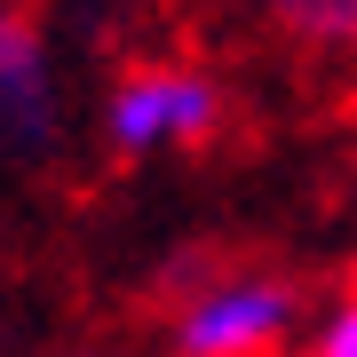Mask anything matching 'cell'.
Returning <instances> with one entry per match:
<instances>
[{"instance_id":"cell-4","label":"cell","mask_w":357,"mask_h":357,"mask_svg":"<svg viewBox=\"0 0 357 357\" xmlns=\"http://www.w3.org/2000/svg\"><path fill=\"white\" fill-rule=\"evenodd\" d=\"M286 24L318 40H357V0H310V8H286Z\"/></svg>"},{"instance_id":"cell-3","label":"cell","mask_w":357,"mask_h":357,"mask_svg":"<svg viewBox=\"0 0 357 357\" xmlns=\"http://www.w3.org/2000/svg\"><path fill=\"white\" fill-rule=\"evenodd\" d=\"M175 357H278L294 342V286L270 270H230L175 310Z\"/></svg>"},{"instance_id":"cell-2","label":"cell","mask_w":357,"mask_h":357,"mask_svg":"<svg viewBox=\"0 0 357 357\" xmlns=\"http://www.w3.org/2000/svg\"><path fill=\"white\" fill-rule=\"evenodd\" d=\"M72 103H64V72H56L48 32L24 8H0V167L24 175L64 151Z\"/></svg>"},{"instance_id":"cell-5","label":"cell","mask_w":357,"mask_h":357,"mask_svg":"<svg viewBox=\"0 0 357 357\" xmlns=\"http://www.w3.org/2000/svg\"><path fill=\"white\" fill-rule=\"evenodd\" d=\"M310 357H357V294H342V302L318 318V333H310Z\"/></svg>"},{"instance_id":"cell-1","label":"cell","mask_w":357,"mask_h":357,"mask_svg":"<svg viewBox=\"0 0 357 357\" xmlns=\"http://www.w3.org/2000/svg\"><path fill=\"white\" fill-rule=\"evenodd\" d=\"M222 128V79L183 56H151L128 64L103 96V143L119 159H151V151H183Z\"/></svg>"}]
</instances>
